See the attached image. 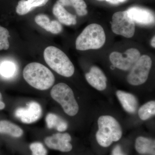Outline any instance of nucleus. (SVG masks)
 Instances as JSON below:
<instances>
[{
	"instance_id": "obj_15",
	"label": "nucleus",
	"mask_w": 155,
	"mask_h": 155,
	"mask_svg": "<svg viewBox=\"0 0 155 155\" xmlns=\"http://www.w3.org/2000/svg\"><path fill=\"white\" fill-rule=\"evenodd\" d=\"M53 13L61 23L67 25L76 24V16L70 14L58 2L54 5Z\"/></svg>"
},
{
	"instance_id": "obj_27",
	"label": "nucleus",
	"mask_w": 155,
	"mask_h": 155,
	"mask_svg": "<svg viewBox=\"0 0 155 155\" xmlns=\"http://www.w3.org/2000/svg\"><path fill=\"white\" fill-rule=\"evenodd\" d=\"M57 2L63 7L71 6V3L69 0H58Z\"/></svg>"
},
{
	"instance_id": "obj_30",
	"label": "nucleus",
	"mask_w": 155,
	"mask_h": 155,
	"mask_svg": "<svg viewBox=\"0 0 155 155\" xmlns=\"http://www.w3.org/2000/svg\"><path fill=\"white\" fill-rule=\"evenodd\" d=\"M155 36H154L153 37V38L152 39L151 41V45L153 48H155Z\"/></svg>"
},
{
	"instance_id": "obj_31",
	"label": "nucleus",
	"mask_w": 155,
	"mask_h": 155,
	"mask_svg": "<svg viewBox=\"0 0 155 155\" xmlns=\"http://www.w3.org/2000/svg\"><path fill=\"white\" fill-rule=\"evenodd\" d=\"M98 1H104V0H98Z\"/></svg>"
},
{
	"instance_id": "obj_7",
	"label": "nucleus",
	"mask_w": 155,
	"mask_h": 155,
	"mask_svg": "<svg viewBox=\"0 0 155 155\" xmlns=\"http://www.w3.org/2000/svg\"><path fill=\"white\" fill-rule=\"evenodd\" d=\"M111 28L116 34L130 38L135 33V23L128 16L127 11L114 13L112 17Z\"/></svg>"
},
{
	"instance_id": "obj_28",
	"label": "nucleus",
	"mask_w": 155,
	"mask_h": 155,
	"mask_svg": "<svg viewBox=\"0 0 155 155\" xmlns=\"http://www.w3.org/2000/svg\"><path fill=\"white\" fill-rule=\"evenodd\" d=\"M107 2L113 4V5H118L120 3L124 2L127 0H106Z\"/></svg>"
},
{
	"instance_id": "obj_24",
	"label": "nucleus",
	"mask_w": 155,
	"mask_h": 155,
	"mask_svg": "<svg viewBox=\"0 0 155 155\" xmlns=\"http://www.w3.org/2000/svg\"><path fill=\"white\" fill-rule=\"evenodd\" d=\"M32 154L31 155H47V150L44 146L40 142H34L29 146Z\"/></svg>"
},
{
	"instance_id": "obj_2",
	"label": "nucleus",
	"mask_w": 155,
	"mask_h": 155,
	"mask_svg": "<svg viewBox=\"0 0 155 155\" xmlns=\"http://www.w3.org/2000/svg\"><path fill=\"white\" fill-rule=\"evenodd\" d=\"M97 122L98 130L96 137L101 146L104 147L110 146L114 142L118 141L122 137V127L113 116H100Z\"/></svg>"
},
{
	"instance_id": "obj_25",
	"label": "nucleus",
	"mask_w": 155,
	"mask_h": 155,
	"mask_svg": "<svg viewBox=\"0 0 155 155\" xmlns=\"http://www.w3.org/2000/svg\"><path fill=\"white\" fill-rule=\"evenodd\" d=\"M48 1L49 0H27L29 5L33 9L36 7L45 6Z\"/></svg>"
},
{
	"instance_id": "obj_3",
	"label": "nucleus",
	"mask_w": 155,
	"mask_h": 155,
	"mask_svg": "<svg viewBox=\"0 0 155 155\" xmlns=\"http://www.w3.org/2000/svg\"><path fill=\"white\" fill-rule=\"evenodd\" d=\"M105 41L104 28L99 24L92 23L85 27L78 37L75 46L76 49L79 51L98 49L102 47Z\"/></svg>"
},
{
	"instance_id": "obj_13",
	"label": "nucleus",
	"mask_w": 155,
	"mask_h": 155,
	"mask_svg": "<svg viewBox=\"0 0 155 155\" xmlns=\"http://www.w3.org/2000/svg\"><path fill=\"white\" fill-rule=\"evenodd\" d=\"M116 96L123 109L127 113L134 114L138 107L137 99L133 94L122 91H117Z\"/></svg>"
},
{
	"instance_id": "obj_12",
	"label": "nucleus",
	"mask_w": 155,
	"mask_h": 155,
	"mask_svg": "<svg viewBox=\"0 0 155 155\" xmlns=\"http://www.w3.org/2000/svg\"><path fill=\"white\" fill-rule=\"evenodd\" d=\"M88 83L98 91H103L107 87V79L103 71L98 67L93 66L85 75Z\"/></svg>"
},
{
	"instance_id": "obj_20",
	"label": "nucleus",
	"mask_w": 155,
	"mask_h": 155,
	"mask_svg": "<svg viewBox=\"0 0 155 155\" xmlns=\"http://www.w3.org/2000/svg\"><path fill=\"white\" fill-rule=\"evenodd\" d=\"M16 71L15 64L11 61H4L0 65V74L6 78L13 77Z\"/></svg>"
},
{
	"instance_id": "obj_11",
	"label": "nucleus",
	"mask_w": 155,
	"mask_h": 155,
	"mask_svg": "<svg viewBox=\"0 0 155 155\" xmlns=\"http://www.w3.org/2000/svg\"><path fill=\"white\" fill-rule=\"evenodd\" d=\"M127 14L134 23L149 25L155 22V16L151 11L138 7H133L127 10Z\"/></svg>"
},
{
	"instance_id": "obj_19",
	"label": "nucleus",
	"mask_w": 155,
	"mask_h": 155,
	"mask_svg": "<svg viewBox=\"0 0 155 155\" xmlns=\"http://www.w3.org/2000/svg\"><path fill=\"white\" fill-rule=\"evenodd\" d=\"M155 114V101H150L142 106L138 110V116L142 120L150 119Z\"/></svg>"
},
{
	"instance_id": "obj_21",
	"label": "nucleus",
	"mask_w": 155,
	"mask_h": 155,
	"mask_svg": "<svg viewBox=\"0 0 155 155\" xmlns=\"http://www.w3.org/2000/svg\"><path fill=\"white\" fill-rule=\"evenodd\" d=\"M71 5L73 6L76 11V14L79 16L87 15V11L86 10L87 5L84 0H69Z\"/></svg>"
},
{
	"instance_id": "obj_29",
	"label": "nucleus",
	"mask_w": 155,
	"mask_h": 155,
	"mask_svg": "<svg viewBox=\"0 0 155 155\" xmlns=\"http://www.w3.org/2000/svg\"><path fill=\"white\" fill-rule=\"evenodd\" d=\"M2 94L0 92V110H3L5 107V103L2 101Z\"/></svg>"
},
{
	"instance_id": "obj_9",
	"label": "nucleus",
	"mask_w": 155,
	"mask_h": 155,
	"mask_svg": "<svg viewBox=\"0 0 155 155\" xmlns=\"http://www.w3.org/2000/svg\"><path fill=\"white\" fill-rule=\"evenodd\" d=\"M42 110L40 105L35 101L27 104L26 107L18 108L15 111V116L23 123L31 124L41 117Z\"/></svg>"
},
{
	"instance_id": "obj_23",
	"label": "nucleus",
	"mask_w": 155,
	"mask_h": 155,
	"mask_svg": "<svg viewBox=\"0 0 155 155\" xmlns=\"http://www.w3.org/2000/svg\"><path fill=\"white\" fill-rule=\"evenodd\" d=\"M33 9V8H31L28 4V1L20 0L16 8V12L19 15H24L28 14Z\"/></svg>"
},
{
	"instance_id": "obj_14",
	"label": "nucleus",
	"mask_w": 155,
	"mask_h": 155,
	"mask_svg": "<svg viewBox=\"0 0 155 155\" xmlns=\"http://www.w3.org/2000/svg\"><path fill=\"white\" fill-rule=\"evenodd\" d=\"M35 22L42 28L54 34L60 33L63 29L62 25L59 21H51L48 17L45 14L37 15L35 17Z\"/></svg>"
},
{
	"instance_id": "obj_26",
	"label": "nucleus",
	"mask_w": 155,
	"mask_h": 155,
	"mask_svg": "<svg viewBox=\"0 0 155 155\" xmlns=\"http://www.w3.org/2000/svg\"><path fill=\"white\" fill-rule=\"evenodd\" d=\"M111 155H126L122 151L121 147L119 145L116 146L113 150Z\"/></svg>"
},
{
	"instance_id": "obj_1",
	"label": "nucleus",
	"mask_w": 155,
	"mask_h": 155,
	"mask_svg": "<svg viewBox=\"0 0 155 155\" xmlns=\"http://www.w3.org/2000/svg\"><path fill=\"white\" fill-rule=\"evenodd\" d=\"M25 81L32 87L39 90L48 89L55 82V77L48 68L40 63L33 62L26 65L23 69Z\"/></svg>"
},
{
	"instance_id": "obj_10",
	"label": "nucleus",
	"mask_w": 155,
	"mask_h": 155,
	"mask_svg": "<svg viewBox=\"0 0 155 155\" xmlns=\"http://www.w3.org/2000/svg\"><path fill=\"white\" fill-rule=\"evenodd\" d=\"M71 140V136L67 133L55 134L45 139V143L48 147L63 152H68L72 150V145L70 143Z\"/></svg>"
},
{
	"instance_id": "obj_6",
	"label": "nucleus",
	"mask_w": 155,
	"mask_h": 155,
	"mask_svg": "<svg viewBox=\"0 0 155 155\" xmlns=\"http://www.w3.org/2000/svg\"><path fill=\"white\" fill-rule=\"evenodd\" d=\"M152 64V61L149 56L147 55L140 56L127 75L128 83L133 85L144 83L148 78Z\"/></svg>"
},
{
	"instance_id": "obj_17",
	"label": "nucleus",
	"mask_w": 155,
	"mask_h": 155,
	"mask_svg": "<svg viewBox=\"0 0 155 155\" xmlns=\"http://www.w3.org/2000/svg\"><path fill=\"white\" fill-rule=\"evenodd\" d=\"M45 120L47 126L49 129L54 128L60 132H63L68 128L67 122L56 114H48Z\"/></svg>"
},
{
	"instance_id": "obj_22",
	"label": "nucleus",
	"mask_w": 155,
	"mask_h": 155,
	"mask_svg": "<svg viewBox=\"0 0 155 155\" xmlns=\"http://www.w3.org/2000/svg\"><path fill=\"white\" fill-rule=\"evenodd\" d=\"M10 37L8 30L0 25V51L8 49L10 44L8 38Z\"/></svg>"
},
{
	"instance_id": "obj_18",
	"label": "nucleus",
	"mask_w": 155,
	"mask_h": 155,
	"mask_svg": "<svg viewBox=\"0 0 155 155\" xmlns=\"http://www.w3.org/2000/svg\"><path fill=\"white\" fill-rule=\"evenodd\" d=\"M0 133L5 134L13 137H19L22 135L23 130L18 125L5 120L0 121Z\"/></svg>"
},
{
	"instance_id": "obj_5",
	"label": "nucleus",
	"mask_w": 155,
	"mask_h": 155,
	"mask_svg": "<svg viewBox=\"0 0 155 155\" xmlns=\"http://www.w3.org/2000/svg\"><path fill=\"white\" fill-rule=\"evenodd\" d=\"M52 98L59 103L63 110L69 116H75L79 110L72 89L67 84L59 83L54 85L51 91Z\"/></svg>"
},
{
	"instance_id": "obj_8",
	"label": "nucleus",
	"mask_w": 155,
	"mask_h": 155,
	"mask_svg": "<svg viewBox=\"0 0 155 155\" xmlns=\"http://www.w3.org/2000/svg\"><path fill=\"white\" fill-rule=\"evenodd\" d=\"M140 57L139 51L137 49H127L124 54L114 51L110 55V60L113 66L121 70L127 71L131 69Z\"/></svg>"
},
{
	"instance_id": "obj_4",
	"label": "nucleus",
	"mask_w": 155,
	"mask_h": 155,
	"mask_svg": "<svg viewBox=\"0 0 155 155\" xmlns=\"http://www.w3.org/2000/svg\"><path fill=\"white\" fill-rule=\"evenodd\" d=\"M44 58L50 68L59 75L70 77L74 74L75 68L67 55L60 49L54 46L46 48Z\"/></svg>"
},
{
	"instance_id": "obj_16",
	"label": "nucleus",
	"mask_w": 155,
	"mask_h": 155,
	"mask_svg": "<svg viewBox=\"0 0 155 155\" xmlns=\"http://www.w3.org/2000/svg\"><path fill=\"white\" fill-rule=\"evenodd\" d=\"M155 143L153 140L143 137H139L136 140L135 149L141 154L155 155Z\"/></svg>"
}]
</instances>
